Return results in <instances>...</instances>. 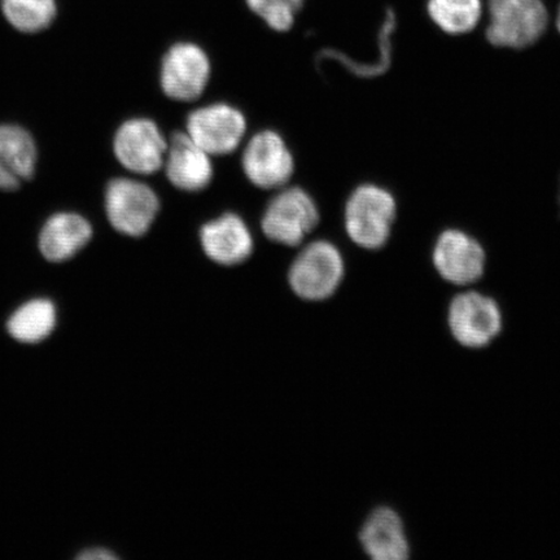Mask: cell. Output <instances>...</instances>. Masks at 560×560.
<instances>
[{"label":"cell","instance_id":"obj_24","mask_svg":"<svg viewBox=\"0 0 560 560\" xmlns=\"http://www.w3.org/2000/svg\"><path fill=\"white\" fill-rule=\"evenodd\" d=\"M559 206H560V188H559Z\"/></svg>","mask_w":560,"mask_h":560},{"label":"cell","instance_id":"obj_13","mask_svg":"<svg viewBox=\"0 0 560 560\" xmlns=\"http://www.w3.org/2000/svg\"><path fill=\"white\" fill-rule=\"evenodd\" d=\"M163 167L171 184L186 192L205 190L213 179L212 156L196 144L187 132H175L167 140Z\"/></svg>","mask_w":560,"mask_h":560},{"label":"cell","instance_id":"obj_9","mask_svg":"<svg viewBox=\"0 0 560 560\" xmlns=\"http://www.w3.org/2000/svg\"><path fill=\"white\" fill-rule=\"evenodd\" d=\"M166 150L167 140L159 125L144 117L125 121L114 140L118 163L137 175H151L163 170Z\"/></svg>","mask_w":560,"mask_h":560},{"label":"cell","instance_id":"obj_1","mask_svg":"<svg viewBox=\"0 0 560 560\" xmlns=\"http://www.w3.org/2000/svg\"><path fill=\"white\" fill-rule=\"evenodd\" d=\"M396 215L397 202L387 188L374 184L357 187L345 209L349 240L363 249L383 248L389 241Z\"/></svg>","mask_w":560,"mask_h":560},{"label":"cell","instance_id":"obj_15","mask_svg":"<svg viewBox=\"0 0 560 560\" xmlns=\"http://www.w3.org/2000/svg\"><path fill=\"white\" fill-rule=\"evenodd\" d=\"M37 147L30 132L18 125H0V190L15 191L33 177Z\"/></svg>","mask_w":560,"mask_h":560},{"label":"cell","instance_id":"obj_22","mask_svg":"<svg viewBox=\"0 0 560 560\" xmlns=\"http://www.w3.org/2000/svg\"><path fill=\"white\" fill-rule=\"evenodd\" d=\"M293 4H296L301 11L304 9L305 0H291Z\"/></svg>","mask_w":560,"mask_h":560},{"label":"cell","instance_id":"obj_4","mask_svg":"<svg viewBox=\"0 0 560 560\" xmlns=\"http://www.w3.org/2000/svg\"><path fill=\"white\" fill-rule=\"evenodd\" d=\"M319 210L301 187H283L266 207L261 229L269 241L298 247L317 228Z\"/></svg>","mask_w":560,"mask_h":560},{"label":"cell","instance_id":"obj_5","mask_svg":"<svg viewBox=\"0 0 560 560\" xmlns=\"http://www.w3.org/2000/svg\"><path fill=\"white\" fill-rule=\"evenodd\" d=\"M160 199L144 182L116 178L105 190V213L118 233L140 237L149 233L160 212Z\"/></svg>","mask_w":560,"mask_h":560},{"label":"cell","instance_id":"obj_23","mask_svg":"<svg viewBox=\"0 0 560 560\" xmlns=\"http://www.w3.org/2000/svg\"><path fill=\"white\" fill-rule=\"evenodd\" d=\"M556 25H557V30H558V32L560 33V7H559V10H558V15H557V20H556Z\"/></svg>","mask_w":560,"mask_h":560},{"label":"cell","instance_id":"obj_14","mask_svg":"<svg viewBox=\"0 0 560 560\" xmlns=\"http://www.w3.org/2000/svg\"><path fill=\"white\" fill-rule=\"evenodd\" d=\"M360 542L374 560H405L410 556L404 522L394 509L374 510L362 525Z\"/></svg>","mask_w":560,"mask_h":560},{"label":"cell","instance_id":"obj_8","mask_svg":"<svg viewBox=\"0 0 560 560\" xmlns=\"http://www.w3.org/2000/svg\"><path fill=\"white\" fill-rule=\"evenodd\" d=\"M186 132L210 156H226L240 149L247 120L233 105L214 103L191 112Z\"/></svg>","mask_w":560,"mask_h":560},{"label":"cell","instance_id":"obj_6","mask_svg":"<svg viewBox=\"0 0 560 560\" xmlns=\"http://www.w3.org/2000/svg\"><path fill=\"white\" fill-rule=\"evenodd\" d=\"M503 318L499 303L478 291L458 293L447 310V326L455 341L481 349L499 338Z\"/></svg>","mask_w":560,"mask_h":560},{"label":"cell","instance_id":"obj_3","mask_svg":"<svg viewBox=\"0 0 560 560\" xmlns=\"http://www.w3.org/2000/svg\"><path fill=\"white\" fill-rule=\"evenodd\" d=\"M346 275L341 252L327 241L312 242L295 257L289 270V284L305 301H325L340 289Z\"/></svg>","mask_w":560,"mask_h":560},{"label":"cell","instance_id":"obj_12","mask_svg":"<svg viewBox=\"0 0 560 560\" xmlns=\"http://www.w3.org/2000/svg\"><path fill=\"white\" fill-rule=\"evenodd\" d=\"M200 245L210 261L221 266H236L247 261L255 243L242 217L225 213L200 229Z\"/></svg>","mask_w":560,"mask_h":560},{"label":"cell","instance_id":"obj_20","mask_svg":"<svg viewBox=\"0 0 560 560\" xmlns=\"http://www.w3.org/2000/svg\"><path fill=\"white\" fill-rule=\"evenodd\" d=\"M247 9L272 32H290L301 10L291 0H244Z\"/></svg>","mask_w":560,"mask_h":560},{"label":"cell","instance_id":"obj_10","mask_svg":"<svg viewBox=\"0 0 560 560\" xmlns=\"http://www.w3.org/2000/svg\"><path fill=\"white\" fill-rule=\"evenodd\" d=\"M242 166L252 185L262 190H275L289 184L295 171V161L282 136L264 130L245 145Z\"/></svg>","mask_w":560,"mask_h":560},{"label":"cell","instance_id":"obj_7","mask_svg":"<svg viewBox=\"0 0 560 560\" xmlns=\"http://www.w3.org/2000/svg\"><path fill=\"white\" fill-rule=\"evenodd\" d=\"M212 66L205 48L194 42H177L161 61L160 85L175 102L199 100L208 86Z\"/></svg>","mask_w":560,"mask_h":560},{"label":"cell","instance_id":"obj_19","mask_svg":"<svg viewBox=\"0 0 560 560\" xmlns=\"http://www.w3.org/2000/svg\"><path fill=\"white\" fill-rule=\"evenodd\" d=\"M0 9L9 24L25 34L48 30L58 16L56 0H0Z\"/></svg>","mask_w":560,"mask_h":560},{"label":"cell","instance_id":"obj_21","mask_svg":"<svg viewBox=\"0 0 560 560\" xmlns=\"http://www.w3.org/2000/svg\"><path fill=\"white\" fill-rule=\"evenodd\" d=\"M80 560H114L118 559L116 552L105 548H90L85 549L77 556Z\"/></svg>","mask_w":560,"mask_h":560},{"label":"cell","instance_id":"obj_17","mask_svg":"<svg viewBox=\"0 0 560 560\" xmlns=\"http://www.w3.org/2000/svg\"><path fill=\"white\" fill-rule=\"evenodd\" d=\"M58 322V314L52 301L35 299L18 307L7 322V331L11 338L34 345L50 336Z\"/></svg>","mask_w":560,"mask_h":560},{"label":"cell","instance_id":"obj_11","mask_svg":"<svg viewBox=\"0 0 560 560\" xmlns=\"http://www.w3.org/2000/svg\"><path fill=\"white\" fill-rule=\"evenodd\" d=\"M439 276L454 285L466 287L485 276L487 255L482 245L464 230L443 231L432 250Z\"/></svg>","mask_w":560,"mask_h":560},{"label":"cell","instance_id":"obj_18","mask_svg":"<svg viewBox=\"0 0 560 560\" xmlns=\"http://www.w3.org/2000/svg\"><path fill=\"white\" fill-rule=\"evenodd\" d=\"M427 12L440 31L451 35L470 33L482 16L481 0H429Z\"/></svg>","mask_w":560,"mask_h":560},{"label":"cell","instance_id":"obj_16","mask_svg":"<svg viewBox=\"0 0 560 560\" xmlns=\"http://www.w3.org/2000/svg\"><path fill=\"white\" fill-rule=\"evenodd\" d=\"M93 226L80 214L58 213L50 217L39 235L42 256L50 262H65L86 247Z\"/></svg>","mask_w":560,"mask_h":560},{"label":"cell","instance_id":"obj_2","mask_svg":"<svg viewBox=\"0 0 560 560\" xmlns=\"http://www.w3.org/2000/svg\"><path fill=\"white\" fill-rule=\"evenodd\" d=\"M490 45L522 50L535 45L548 31L549 12L544 0H488Z\"/></svg>","mask_w":560,"mask_h":560}]
</instances>
